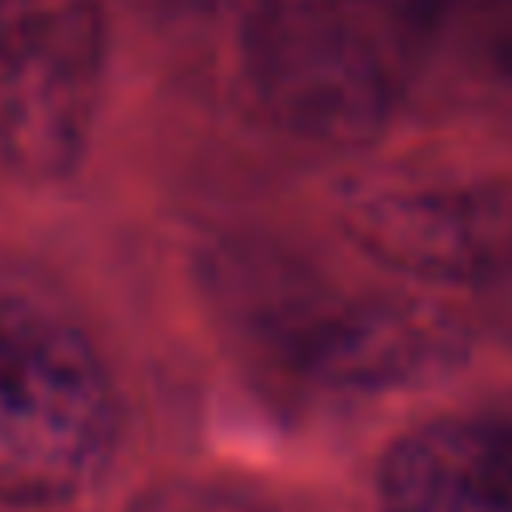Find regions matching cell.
Listing matches in <instances>:
<instances>
[{
	"label": "cell",
	"mask_w": 512,
	"mask_h": 512,
	"mask_svg": "<svg viewBox=\"0 0 512 512\" xmlns=\"http://www.w3.org/2000/svg\"><path fill=\"white\" fill-rule=\"evenodd\" d=\"M120 444V396L84 324L32 268L0 260V500L68 504Z\"/></svg>",
	"instance_id": "obj_1"
},
{
	"label": "cell",
	"mask_w": 512,
	"mask_h": 512,
	"mask_svg": "<svg viewBox=\"0 0 512 512\" xmlns=\"http://www.w3.org/2000/svg\"><path fill=\"white\" fill-rule=\"evenodd\" d=\"M220 312L300 388L332 400L388 396L452 372L464 328L428 300L328 292L312 272L264 252H240L220 284Z\"/></svg>",
	"instance_id": "obj_2"
},
{
	"label": "cell",
	"mask_w": 512,
	"mask_h": 512,
	"mask_svg": "<svg viewBox=\"0 0 512 512\" xmlns=\"http://www.w3.org/2000/svg\"><path fill=\"white\" fill-rule=\"evenodd\" d=\"M396 24L372 0H256L244 68L264 112L320 144L372 140L404 88Z\"/></svg>",
	"instance_id": "obj_3"
},
{
	"label": "cell",
	"mask_w": 512,
	"mask_h": 512,
	"mask_svg": "<svg viewBox=\"0 0 512 512\" xmlns=\"http://www.w3.org/2000/svg\"><path fill=\"white\" fill-rule=\"evenodd\" d=\"M100 0H0V176L76 164L100 84Z\"/></svg>",
	"instance_id": "obj_4"
},
{
	"label": "cell",
	"mask_w": 512,
	"mask_h": 512,
	"mask_svg": "<svg viewBox=\"0 0 512 512\" xmlns=\"http://www.w3.org/2000/svg\"><path fill=\"white\" fill-rule=\"evenodd\" d=\"M348 236L380 264L432 284L512 276V196L484 184H380L348 204Z\"/></svg>",
	"instance_id": "obj_5"
},
{
	"label": "cell",
	"mask_w": 512,
	"mask_h": 512,
	"mask_svg": "<svg viewBox=\"0 0 512 512\" xmlns=\"http://www.w3.org/2000/svg\"><path fill=\"white\" fill-rule=\"evenodd\" d=\"M380 512H512V420L436 416L396 436L376 468Z\"/></svg>",
	"instance_id": "obj_6"
},
{
	"label": "cell",
	"mask_w": 512,
	"mask_h": 512,
	"mask_svg": "<svg viewBox=\"0 0 512 512\" xmlns=\"http://www.w3.org/2000/svg\"><path fill=\"white\" fill-rule=\"evenodd\" d=\"M128 512H276L268 508L264 500L232 488V484H220V480H188V476H176V480H160L152 488H144Z\"/></svg>",
	"instance_id": "obj_7"
},
{
	"label": "cell",
	"mask_w": 512,
	"mask_h": 512,
	"mask_svg": "<svg viewBox=\"0 0 512 512\" xmlns=\"http://www.w3.org/2000/svg\"><path fill=\"white\" fill-rule=\"evenodd\" d=\"M396 28H420V24H432V20H440V16H448V12H456V8H464V4H476V0H372Z\"/></svg>",
	"instance_id": "obj_8"
},
{
	"label": "cell",
	"mask_w": 512,
	"mask_h": 512,
	"mask_svg": "<svg viewBox=\"0 0 512 512\" xmlns=\"http://www.w3.org/2000/svg\"><path fill=\"white\" fill-rule=\"evenodd\" d=\"M496 60H500V68H504V76L512 80V24L500 32V40H496Z\"/></svg>",
	"instance_id": "obj_9"
}]
</instances>
